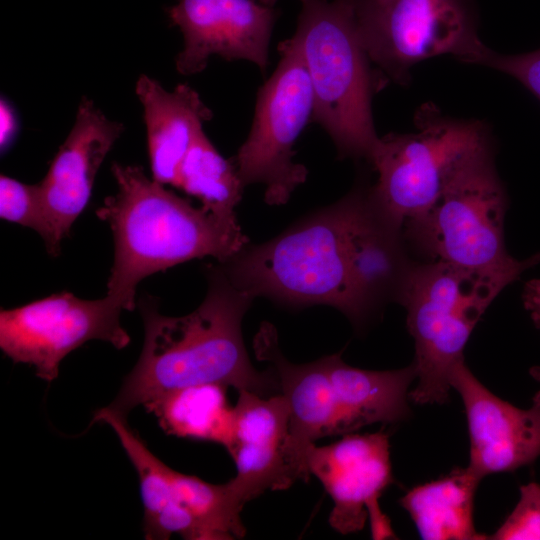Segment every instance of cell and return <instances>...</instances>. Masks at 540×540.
I'll return each mask as SVG.
<instances>
[{"label":"cell","instance_id":"4","mask_svg":"<svg viewBox=\"0 0 540 540\" xmlns=\"http://www.w3.org/2000/svg\"><path fill=\"white\" fill-rule=\"evenodd\" d=\"M353 201L351 190L277 237L247 245L220 263L232 282L253 298L264 296L295 307L329 305L358 326L348 256Z\"/></svg>","mask_w":540,"mask_h":540},{"label":"cell","instance_id":"28","mask_svg":"<svg viewBox=\"0 0 540 540\" xmlns=\"http://www.w3.org/2000/svg\"><path fill=\"white\" fill-rule=\"evenodd\" d=\"M522 301L535 326L540 329V279H532L525 283Z\"/></svg>","mask_w":540,"mask_h":540},{"label":"cell","instance_id":"3","mask_svg":"<svg viewBox=\"0 0 540 540\" xmlns=\"http://www.w3.org/2000/svg\"><path fill=\"white\" fill-rule=\"evenodd\" d=\"M297 40L314 93L312 120L340 158L369 164L379 144L372 98L385 83L363 45L353 0H298Z\"/></svg>","mask_w":540,"mask_h":540},{"label":"cell","instance_id":"18","mask_svg":"<svg viewBox=\"0 0 540 540\" xmlns=\"http://www.w3.org/2000/svg\"><path fill=\"white\" fill-rule=\"evenodd\" d=\"M135 92L144 111L152 178L176 187L180 164L213 113L186 84L169 91L157 80L141 75Z\"/></svg>","mask_w":540,"mask_h":540},{"label":"cell","instance_id":"25","mask_svg":"<svg viewBox=\"0 0 540 540\" xmlns=\"http://www.w3.org/2000/svg\"><path fill=\"white\" fill-rule=\"evenodd\" d=\"M0 216L2 219L36 231L49 254L57 248L45 211L39 184H26L6 175L0 177Z\"/></svg>","mask_w":540,"mask_h":540},{"label":"cell","instance_id":"12","mask_svg":"<svg viewBox=\"0 0 540 540\" xmlns=\"http://www.w3.org/2000/svg\"><path fill=\"white\" fill-rule=\"evenodd\" d=\"M167 13L183 35L175 58L180 74L200 73L213 55L250 61L265 74L279 14L274 6L259 0H177Z\"/></svg>","mask_w":540,"mask_h":540},{"label":"cell","instance_id":"19","mask_svg":"<svg viewBox=\"0 0 540 540\" xmlns=\"http://www.w3.org/2000/svg\"><path fill=\"white\" fill-rule=\"evenodd\" d=\"M342 352L323 357L346 432L373 423H394L410 414L408 388L416 379L412 363L395 370L373 371L346 364Z\"/></svg>","mask_w":540,"mask_h":540},{"label":"cell","instance_id":"16","mask_svg":"<svg viewBox=\"0 0 540 540\" xmlns=\"http://www.w3.org/2000/svg\"><path fill=\"white\" fill-rule=\"evenodd\" d=\"M257 357L273 368L289 408L286 455L294 481H307V453L317 439L346 433L323 358L306 363L288 361L278 345L277 331L264 322L254 339Z\"/></svg>","mask_w":540,"mask_h":540},{"label":"cell","instance_id":"22","mask_svg":"<svg viewBox=\"0 0 540 540\" xmlns=\"http://www.w3.org/2000/svg\"><path fill=\"white\" fill-rule=\"evenodd\" d=\"M176 187L198 198L207 211L237 220L235 207L241 200L244 185L235 164L218 152L204 131L183 158Z\"/></svg>","mask_w":540,"mask_h":540},{"label":"cell","instance_id":"30","mask_svg":"<svg viewBox=\"0 0 540 540\" xmlns=\"http://www.w3.org/2000/svg\"><path fill=\"white\" fill-rule=\"evenodd\" d=\"M259 1L268 5H275L277 2V0H259Z\"/></svg>","mask_w":540,"mask_h":540},{"label":"cell","instance_id":"8","mask_svg":"<svg viewBox=\"0 0 540 540\" xmlns=\"http://www.w3.org/2000/svg\"><path fill=\"white\" fill-rule=\"evenodd\" d=\"M370 61L384 82L408 85L421 61L452 55L473 64L485 48L475 0H353Z\"/></svg>","mask_w":540,"mask_h":540},{"label":"cell","instance_id":"5","mask_svg":"<svg viewBox=\"0 0 540 540\" xmlns=\"http://www.w3.org/2000/svg\"><path fill=\"white\" fill-rule=\"evenodd\" d=\"M508 197L496 170L494 144L468 158L436 202L403 224V234L420 262H443L516 281L540 263V252L512 257L504 240Z\"/></svg>","mask_w":540,"mask_h":540},{"label":"cell","instance_id":"9","mask_svg":"<svg viewBox=\"0 0 540 540\" xmlns=\"http://www.w3.org/2000/svg\"><path fill=\"white\" fill-rule=\"evenodd\" d=\"M277 67L259 88L250 132L235 157L244 185L265 186L264 199L283 205L305 182L294 145L313 117L314 93L301 48L292 36L278 45Z\"/></svg>","mask_w":540,"mask_h":540},{"label":"cell","instance_id":"11","mask_svg":"<svg viewBox=\"0 0 540 540\" xmlns=\"http://www.w3.org/2000/svg\"><path fill=\"white\" fill-rule=\"evenodd\" d=\"M388 434H349L326 446L312 444L307 465L334 506L329 523L342 534L361 530L367 518L375 539L395 536L378 499L393 482Z\"/></svg>","mask_w":540,"mask_h":540},{"label":"cell","instance_id":"20","mask_svg":"<svg viewBox=\"0 0 540 540\" xmlns=\"http://www.w3.org/2000/svg\"><path fill=\"white\" fill-rule=\"evenodd\" d=\"M481 479L468 466L416 486L400 500L422 539L485 540L473 522V501Z\"/></svg>","mask_w":540,"mask_h":540},{"label":"cell","instance_id":"14","mask_svg":"<svg viewBox=\"0 0 540 540\" xmlns=\"http://www.w3.org/2000/svg\"><path fill=\"white\" fill-rule=\"evenodd\" d=\"M461 396L468 425V468L481 480L486 475L512 472L540 456V391L531 407L518 408L487 389L464 363L451 380Z\"/></svg>","mask_w":540,"mask_h":540},{"label":"cell","instance_id":"2","mask_svg":"<svg viewBox=\"0 0 540 540\" xmlns=\"http://www.w3.org/2000/svg\"><path fill=\"white\" fill-rule=\"evenodd\" d=\"M117 184L96 215L110 226L114 262L107 294L135 309L136 288L146 277L186 261L226 262L248 245L237 220L219 217L150 179L136 165L114 162Z\"/></svg>","mask_w":540,"mask_h":540},{"label":"cell","instance_id":"17","mask_svg":"<svg viewBox=\"0 0 540 540\" xmlns=\"http://www.w3.org/2000/svg\"><path fill=\"white\" fill-rule=\"evenodd\" d=\"M289 408L283 394L239 391L234 407L233 440L227 450L236 465L228 484L243 507L266 490H283L295 481L286 455Z\"/></svg>","mask_w":540,"mask_h":540},{"label":"cell","instance_id":"27","mask_svg":"<svg viewBox=\"0 0 540 540\" xmlns=\"http://www.w3.org/2000/svg\"><path fill=\"white\" fill-rule=\"evenodd\" d=\"M473 64L493 68L515 78L540 101V48L532 52L505 55L485 46Z\"/></svg>","mask_w":540,"mask_h":540},{"label":"cell","instance_id":"26","mask_svg":"<svg viewBox=\"0 0 540 540\" xmlns=\"http://www.w3.org/2000/svg\"><path fill=\"white\" fill-rule=\"evenodd\" d=\"M488 539L540 540V484L520 487V498L503 524Z\"/></svg>","mask_w":540,"mask_h":540},{"label":"cell","instance_id":"23","mask_svg":"<svg viewBox=\"0 0 540 540\" xmlns=\"http://www.w3.org/2000/svg\"><path fill=\"white\" fill-rule=\"evenodd\" d=\"M174 501L184 506L195 519L202 540L242 538V506L228 482L211 484L191 475L172 470Z\"/></svg>","mask_w":540,"mask_h":540},{"label":"cell","instance_id":"29","mask_svg":"<svg viewBox=\"0 0 540 540\" xmlns=\"http://www.w3.org/2000/svg\"><path fill=\"white\" fill-rule=\"evenodd\" d=\"M530 375L537 381H540V367L535 366L530 369Z\"/></svg>","mask_w":540,"mask_h":540},{"label":"cell","instance_id":"6","mask_svg":"<svg viewBox=\"0 0 540 540\" xmlns=\"http://www.w3.org/2000/svg\"><path fill=\"white\" fill-rule=\"evenodd\" d=\"M512 282L502 276L473 272L443 262H418L400 300L414 339L416 404L448 400L451 380L464 363V349L479 319L495 297Z\"/></svg>","mask_w":540,"mask_h":540},{"label":"cell","instance_id":"24","mask_svg":"<svg viewBox=\"0 0 540 540\" xmlns=\"http://www.w3.org/2000/svg\"><path fill=\"white\" fill-rule=\"evenodd\" d=\"M99 421L108 424L113 429L138 474L144 507L143 523L149 522L174 502L173 469L147 448L139 435L129 427L126 417L104 407L94 414L93 422Z\"/></svg>","mask_w":540,"mask_h":540},{"label":"cell","instance_id":"15","mask_svg":"<svg viewBox=\"0 0 540 540\" xmlns=\"http://www.w3.org/2000/svg\"><path fill=\"white\" fill-rule=\"evenodd\" d=\"M123 131V123L107 118L93 100L81 99L72 129L38 183L59 250L90 199L101 164Z\"/></svg>","mask_w":540,"mask_h":540},{"label":"cell","instance_id":"10","mask_svg":"<svg viewBox=\"0 0 540 540\" xmlns=\"http://www.w3.org/2000/svg\"><path fill=\"white\" fill-rule=\"evenodd\" d=\"M125 310L114 297L81 299L70 292L49 295L0 312V348L14 363L33 366L36 375L53 381L62 360L90 340L116 349L130 343L121 326Z\"/></svg>","mask_w":540,"mask_h":540},{"label":"cell","instance_id":"1","mask_svg":"<svg viewBox=\"0 0 540 540\" xmlns=\"http://www.w3.org/2000/svg\"><path fill=\"white\" fill-rule=\"evenodd\" d=\"M207 278L203 302L185 316L162 315L150 296L139 301L143 348L108 409L127 418L139 405L199 384L233 386L261 396L279 389L273 371H257L244 346L241 323L254 298L232 282L222 263L210 266Z\"/></svg>","mask_w":540,"mask_h":540},{"label":"cell","instance_id":"7","mask_svg":"<svg viewBox=\"0 0 540 540\" xmlns=\"http://www.w3.org/2000/svg\"><path fill=\"white\" fill-rule=\"evenodd\" d=\"M414 124L415 133L380 137L370 162L378 174L372 198L402 226L436 202L468 158L493 144L486 123L446 116L430 102L417 109Z\"/></svg>","mask_w":540,"mask_h":540},{"label":"cell","instance_id":"21","mask_svg":"<svg viewBox=\"0 0 540 540\" xmlns=\"http://www.w3.org/2000/svg\"><path fill=\"white\" fill-rule=\"evenodd\" d=\"M227 386L199 384L170 391L144 405L170 435L209 441L230 448L234 431V407L226 397Z\"/></svg>","mask_w":540,"mask_h":540},{"label":"cell","instance_id":"13","mask_svg":"<svg viewBox=\"0 0 540 540\" xmlns=\"http://www.w3.org/2000/svg\"><path fill=\"white\" fill-rule=\"evenodd\" d=\"M352 191L349 273L361 327L387 302L400 303L419 261L413 259L403 226L373 200L371 186L359 181Z\"/></svg>","mask_w":540,"mask_h":540}]
</instances>
